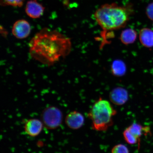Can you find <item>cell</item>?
Here are the masks:
<instances>
[{
	"label": "cell",
	"instance_id": "cell-16",
	"mask_svg": "<svg viewBox=\"0 0 153 153\" xmlns=\"http://www.w3.org/2000/svg\"><path fill=\"white\" fill-rule=\"evenodd\" d=\"M111 152L114 153H128L129 152L128 148L123 144L116 145L111 149Z\"/></svg>",
	"mask_w": 153,
	"mask_h": 153
},
{
	"label": "cell",
	"instance_id": "cell-13",
	"mask_svg": "<svg viewBox=\"0 0 153 153\" xmlns=\"http://www.w3.org/2000/svg\"><path fill=\"white\" fill-rule=\"evenodd\" d=\"M111 70L114 76L120 77L125 75L127 71V68L125 63L123 61L117 60L112 62Z\"/></svg>",
	"mask_w": 153,
	"mask_h": 153
},
{
	"label": "cell",
	"instance_id": "cell-6",
	"mask_svg": "<svg viewBox=\"0 0 153 153\" xmlns=\"http://www.w3.org/2000/svg\"><path fill=\"white\" fill-rule=\"evenodd\" d=\"M109 98L113 104L121 106L125 104L128 100V93L123 88L117 87L110 92Z\"/></svg>",
	"mask_w": 153,
	"mask_h": 153
},
{
	"label": "cell",
	"instance_id": "cell-5",
	"mask_svg": "<svg viewBox=\"0 0 153 153\" xmlns=\"http://www.w3.org/2000/svg\"><path fill=\"white\" fill-rule=\"evenodd\" d=\"M31 30L29 23L25 20L21 19L16 21L13 24L11 31L14 37L17 39H22L30 35Z\"/></svg>",
	"mask_w": 153,
	"mask_h": 153
},
{
	"label": "cell",
	"instance_id": "cell-3",
	"mask_svg": "<svg viewBox=\"0 0 153 153\" xmlns=\"http://www.w3.org/2000/svg\"><path fill=\"white\" fill-rule=\"evenodd\" d=\"M117 113V111L110 102L100 97L88 113L92 128L99 131H107L113 125V117Z\"/></svg>",
	"mask_w": 153,
	"mask_h": 153
},
{
	"label": "cell",
	"instance_id": "cell-11",
	"mask_svg": "<svg viewBox=\"0 0 153 153\" xmlns=\"http://www.w3.org/2000/svg\"><path fill=\"white\" fill-rule=\"evenodd\" d=\"M137 37V33L135 30L131 28L126 29L121 32L120 40L125 45H129L134 42Z\"/></svg>",
	"mask_w": 153,
	"mask_h": 153
},
{
	"label": "cell",
	"instance_id": "cell-7",
	"mask_svg": "<svg viewBox=\"0 0 153 153\" xmlns=\"http://www.w3.org/2000/svg\"><path fill=\"white\" fill-rule=\"evenodd\" d=\"M65 122L70 128L78 129L83 126L85 123V118L81 113L77 111H73L67 115Z\"/></svg>",
	"mask_w": 153,
	"mask_h": 153
},
{
	"label": "cell",
	"instance_id": "cell-12",
	"mask_svg": "<svg viewBox=\"0 0 153 153\" xmlns=\"http://www.w3.org/2000/svg\"><path fill=\"white\" fill-rule=\"evenodd\" d=\"M129 132L134 137L140 141V137L143 134L148 133L150 128L148 127H143L142 125L137 123H133L127 128Z\"/></svg>",
	"mask_w": 153,
	"mask_h": 153
},
{
	"label": "cell",
	"instance_id": "cell-1",
	"mask_svg": "<svg viewBox=\"0 0 153 153\" xmlns=\"http://www.w3.org/2000/svg\"><path fill=\"white\" fill-rule=\"evenodd\" d=\"M71 40L56 30L42 29L30 39L29 51L34 60L47 65H53L70 54Z\"/></svg>",
	"mask_w": 153,
	"mask_h": 153
},
{
	"label": "cell",
	"instance_id": "cell-2",
	"mask_svg": "<svg viewBox=\"0 0 153 153\" xmlns=\"http://www.w3.org/2000/svg\"><path fill=\"white\" fill-rule=\"evenodd\" d=\"M132 6L128 4L120 5L117 3L105 4L97 10L94 18L102 30V37L104 42L108 32L119 30L124 27L133 14Z\"/></svg>",
	"mask_w": 153,
	"mask_h": 153
},
{
	"label": "cell",
	"instance_id": "cell-10",
	"mask_svg": "<svg viewBox=\"0 0 153 153\" xmlns=\"http://www.w3.org/2000/svg\"><path fill=\"white\" fill-rule=\"evenodd\" d=\"M139 39L143 46L147 48L153 47V31L150 29H141L139 32Z\"/></svg>",
	"mask_w": 153,
	"mask_h": 153
},
{
	"label": "cell",
	"instance_id": "cell-4",
	"mask_svg": "<svg viewBox=\"0 0 153 153\" xmlns=\"http://www.w3.org/2000/svg\"><path fill=\"white\" fill-rule=\"evenodd\" d=\"M63 114L58 108L51 106L44 109L41 114V120L44 127L49 129H55L62 123Z\"/></svg>",
	"mask_w": 153,
	"mask_h": 153
},
{
	"label": "cell",
	"instance_id": "cell-14",
	"mask_svg": "<svg viewBox=\"0 0 153 153\" xmlns=\"http://www.w3.org/2000/svg\"><path fill=\"white\" fill-rule=\"evenodd\" d=\"M123 135L124 140L128 143L131 145L137 144L139 147L140 146V141L133 136L127 128L124 130Z\"/></svg>",
	"mask_w": 153,
	"mask_h": 153
},
{
	"label": "cell",
	"instance_id": "cell-8",
	"mask_svg": "<svg viewBox=\"0 0 153 153\" xmlns=\"http://www.w3.org/2000/svg\"><path fill=\"white\" fill-rule=\"evenodd\" d=\"M45 8L36 0H30L26 4L25 12L30 18H39L42 16Z\"/></svg>",
	"mask_w": 153,
	"mask_h": 153
},
{
	"label": "cell",
	"instance_id": "cell-9",
	"mask_svg": "<svg viewBox=\"0 0 153 153\" xmlns=\"http://www.w3.org/2000/svg\"><path fill=\"white\" fill-rule=\"evenodd\" d=\"M43 126L41 120L37 119H30L25 124V131L30 137H35L41 133Z\"/></svg>",
	"mask_w": 153,
	"mask_h": 153
},
{
	"label": "cell",
	"instance_id": "cell-15",
	"mask_svg": "<svg viewBox=\"0 0 153 153\" xmlns=\"http://www.w3.org/2000/svg\"><path fill=\"white\" fill-rule=\"evenodd\" d=\"M25 1V0H1V4L4 6L21 7Z\"/></svg>",
	"mask_w": 153,
	"mask_h": 153
},
{
	"label": "cell",
	"instance_id": "cell-17",
	"mask_svg": "<svg viewBox=\"0 0 153 153\" xmlns=\"http://www.w3.org/2000/svg\"><path fill=\"white\" fill-rule=\"evenodd\" d=\"M146 13L148 18L153 21V2L149 4L147 7Z\"/></svg>",
	"mask_w": 153,
	"mask_h": 153
},
{
	"label": "cell",
	"instance_id": "cell-18",
	"mask_svg": "<svg viewBox=\"0 0 153 153\" xmlns=\"http://www.w3.org/2000/svg\"></svg>",
	"mask_w": 153,
	"mask_h": 153
}]
</instances>
